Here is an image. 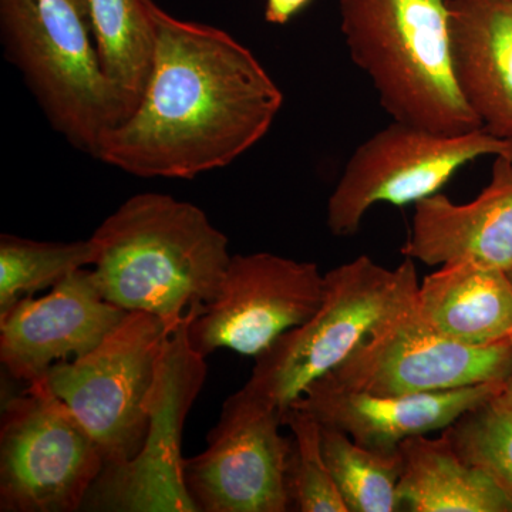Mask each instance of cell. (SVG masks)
Masks as SVG:
<instances>
[{
    "label": "cell",
    "mask_w": 512,
    "mask_h": 512,
    "mask_svg": "<svg viewBox=\"0 0 512 512\" xmlns=\"http://www.w3.org/2000/svg\"><path fill=\"white\" fill-rule=\"evenodd\" d=\"M325 275L313 262L256 252L231 256L214 301L188 323L202 356L220 349L258 357L318 311Z\"/></svg>",
    "instance_id": "8fae6325"
},
{
    "label": "cell",
    "mask_w": 512,
    "mask_h": 512,
    "mask_svg": "<svg viewBox=\"0 0 512 512\" xmlns=\"http://www.w3.org/2000/svg\"><path fill=\"white\" fill-rule=\"evenodd\" d=\"M96 261L92 239L40 242L0 235V318L23 298L52 289L74 271Z\"/></svg>",
    "instance_id": "44dd1931"
},
{
    "label": "cell",
    "mask_w": 512,
    "mask_h": 512,
    "mask_svg": "<svg viewBox=\"0 0 512 512\" xmlns=\"http://www.w3.org/2000/svg\"><path fill=\"white\" fill-rule=\"evenodd\" d=\"M284 413L238 390L198 456L184 458V483L198 512L289 511L292 441Z\"/></svg>",
    "instance_id": "7c38bea8"
},
{
    "label": "cell",
    "mask_w": 512,
    "mask_h": 512,
    "mask_svg": "<svg viewBox=\"0 0 512 512\" xmlns=\"http://www.w3.org/2000/svg\"><path fill=\"white\" fill-rule=\"evenodd\" d=\"M309 3L311 0H266L265 20L271 25L284 26Z\"/></svg>",
    "instance_id": "cb8c5ba5"
},
{
    "label": "cell",
    "mask_w": 512,
    "mask_h": 512,
    "mask_svg": "<svg viewBox=\"0 0 512 512\" xmlns=\"http://www.w3.org/2000/svg\"><path fill=\"white\" fill-rule=\"evenodd\" d=\"M92 35L107 79L136 109L156 50V29L148 0H76Z\"/></svg>",
    "instance_id": "d6986e66"
},
{
    "label": "cell",
    "mask_w": 512,
    "mask_h": 512,
    "mask_svg": "<svg viewBox=\"0 0 512 512\" xmlns=\"http://www.w3.org/2000/svg\"><path fill=\"white\" fill-rule=\"evenodd\" d=\"M402 254L429 266L470 261L511 271L512 160L495 157L490 184L467 204L441 192L416 202Z\"/></svg>",
    "instance_id": "9a60e30c"
},
{
    "label": "cell",
    "mask_w": 512,
    "mask_h": 512,
    "mask_svg": "<svg viewBox=\"0 0 512 512\" xmlns=\"http://www.w3.org/2000/svg\"><path fill=\"white\" fill-rule=\"evenodd\" d=\"M419 285L412 258L389 269L360 255L330 269L318 311L255 357L242 392L284 413L309 384L342 365L380 320L413 298Z\"/></svg>",
    "instance_id": "5b68a950"
},
{
    "label": "cell",
    "mask_w": 512,
    "mask_h": 512,
    "mask_svg": "<svg viewBox=\"0 0 512 512\" xmlns=\"http://www.w3.org/2000/svg\"><path fill=\"white\" fill-rule=\"evenodd\" d=\"M508 274H510L511 279H512V269H511V271H508ZM511 343H512V338H511ZM504 393H505V396H507V399L510 400V403L512 404V372H511L510 379H508L507 387H505Z\"/></svg>",
    "instance_id": "d4e9b609"
},
{
    "label": "cell",
    "mask_w": 512,
    "mask_h": 512,
    "mask_svg": "<svg viewBox=\"0 0 512 512\" xmlns=\"http://www.w3.org/2000/svg\"><path fill=\"white\" fill-rule=\"evenodd\" d=\"M511 372V339L471 346L448 338L424 319L414 295L328 375L357 392L400 396L507 383Z\"/></svg>",
    "instance_id": "30bf717a"
},
{
    "label": "cell",
    "mask_w": 512,
    "mask_h": 512,
    "mask_svg": "<svg viewBox=\"0 0 512 512\" xmlns=\"http://www.w3.org/2000/svg\"><path fill=\"white\" fill-rule=\"evenodd\" d=\"M104 464L96 441L46 380L3 404L0 511L83 510Z\"/></svg>",
    "instance_id": "52a82bcc"
},
{
    "label": "cell",
    "mask_w": 512,
    "mask_h": 512,
    "mask_svg": "<svg viewBox=\"0 0 512 512\" xmlns=\"http://www.w3.org/2000/svg\"><path fill=\"white\" fill-rule=\"evenodd\" d=\"M0 29L10 62L50 124L94 156L130 109L101 69L76 0H0Z\"/></svg>",
    "instance_id": "277c9868"
},
{
    "label": "cell",
    "mask_w": 512,
    "mask_h": 512,
    "mask_svg": "<svg viewBox=\"0 0 512 512\" xmlns=\"http://www.w3.org/2000/svg\"><path fill=\"white\" fill-rule=\"evenodd\" d=\"M126 313L104 299L92 269H79L45 296L20 299L0 318V360L20 382H43L56 363L99 346Z\"/></svg>",
    "instance_id": "4fadbf2b"
},
{
    "label": "cell",
    "mask_w": 512,
    "mask_h": 512,
    "mask_svg": "<svg viewBox=\"0 0 512 512\" xmlns=\"http://www.w3.org/2000/svg\"><path fill=\"white\" fill-rule=\"evenodd\" d=\"M322 450L349 512L402 511V454L360 446L345 431L322 426Z\"/></svg>",
    "instance_id": "ffe728a7"
},
{
    "label": "cell",
    "mask_w": 512,
    "mask_h": 512,
    "mask_svg": "<svg viewBox=\"0 0 512 512\" xmlns=\"http://www.w3.org/2000/svg\"><path fill=\"white\" fill-rule=\"evenodd\" d=\"M507 383H483L420 394L357 392L325 375L291 404L322 426L345 431L360 446L397 451L404 440L446 430L458 417L503 393Z\"/></svg>",
    "instance_id": "5bb4252c"
},
{
    "label": "cell",
    "mask_w": 512,
    "mask_h": 512,
    "mask_svg": "<svg viewBox=\"0 0 512 512\" xmlns=\"http://www.w3.org/2000/svg\"><path fill=\"white\" fill-rule=\"evenodd\" d=\"M441 434L458 456L485 471L512 501V404L504 392L468 410Z\"/></svg>",
    "instance_id": "7402d4cb"
},
{
    "label": "cell",
    "mask_w": 512,
    "mask_h": 512,
    "mask_svg": "<svg viewBox=\"0 0 512 512\" xmlns=\"http://www.w3.org/2000/svg\"><path fill=\"white\" fill-rule=\"evenodd\" d=\"M417 308L437 330L471 346L512 338V279L470 261L441 265L416 293Z\"/></svg>",
    "instance_id": "e0dca14e"
},
{
    "label": "cell",
    "mask_w": 512,
    "mask_h": 512,
    "mask_svg": "<svg viewBox=\"0 0 512 512\" xmlns=\"http://www.w3.org/2000/svg\"><path fill=\"white\" fill-rule=\"evenodd\" d=\"M192 308L165 339L147 399L148 429L136 457L104 467L83 510L198 512L184 483L181 441L185 420L207 377L204 357L188 340Z\"/></svg>",
    "instance_id": "9c48e42d"
},
{
    "label": "cell",
    "mask_w": 512,
    "mask_h": 512,
    "mask_svg": "<svg viewBox=\"0 0 512 512\" xmlns=\"http://www.w3.org/2000/svg\"><path fill=\"white\" fill-rule=\"evenodd\" d=\"M399 493L407 512H512V501L493 478L458 456L441 434L400 444Z\"/></svg>",
    "instance_id": "ac0fdd59"
},
{
    "label": "cell",
    "mask_w": 512,
    "mask_h": 512,
    "mask_svg": "<svg viewBox=\"0 0 512 512\" xmlns=\"http://www.w3.org/2000/svg\"><path fill=\"white\" fill-rule=\"evenodd\" d=\"M156 50L146 89L93 157L141 178L191 180L244 156L271 130L284 94L225 30L148 0Z\"/></svg>",
    "instance_id": "6da1fadb"
},
{
    "label": "cell",
    "mask_w": 512,
    "mask_h": 512,
    "mask_svg": "<svg viewBox=\"0 0 512 512\" xmlns=\"http://www.w3.org/2000/svg\"><path fill=\"white\" fill-rule=\"evenodd\" d=\"M484 156L512 160V140L484 128L444 134L394 120L349 158L330 194L326 225L335 237H353L373 205L416 204L440 192L461 168Z\"/></svg>",
    "instance_id": "ba28073f"
},
{
    "label": "cell",
    "mask_w": 512,
    "mask_h": 512,
    "mask_svg": "<svg viewBox=\"0 0 512 512\" xmlns=\"http://www.w3.org/2000/svg\"><path fill=\"white\" fill-rule=\"evenodd\" d=\"M352 62L393 120L444 134L483 128L451 63L447 0H339Z\"/></svg>",
    "instance_id": "3957f363"
},
{
    "label": "cell",
    "mask_w": 512,
    "mask_h": 512,
    "mask_svg": "<svg viewBox=\"0 0 512 512\" xmlns=\"http://www.w3.org/2000/svg\"><path fill=\"white\" fill-rule=\"evenodd\" d=\"M458 90L484 130L512 140V0H447Z\"/></svg>",
    "instance_id": "2e32d148"
},
{
    "label": "cell",
    "mask_w": 512,
    "mask_h": 512,
    "mask_svg": "<svg viewBox=\"0 0 512 512\" xmlns=\"http://www.w3.org/2000/svg\"><path fill=\"white\" fill-rule=\"evenodd\" d=\"M180 322L127 312L99 346L47 372V386L89 431L103 453L104 467L127 463L143 447L158 357Z\"/></svg>",
    "instance_id": "8992f818"
},
{
    "label": "cell",
    "mask_w": 512,
    "mask_h": 512,
    "mask_svg": "<svg viewBox=\"0 0 512 512\" xmlns=\"http://www.w3.org/2000/svg\"><path fill=\"white\" fill-rule=\"evenodd\" d=\"M282 419L293 439L288 466L289 511L349 512L323 456L322 424L295 406H289Z\"/></svg>",
    "instance_id": "603a6c76"
},
{
    "label": "cell",
    "mask_w": 512,
    "mask_h": 512,
    "mask_svg": "<svg viewBox=\"0 0 512 512\" xmlns=\"http://www.w3.org/2000/svg\"><path fill=\"white\" fill-rule=\"evenodd\" d=\"M90 239L104 299L170 323L214 301L231 261L228 238L201 208L157 192L128 198Z\"/></svg>",
    "instance_id": "7a4b0ae2"
}]
</instances>
